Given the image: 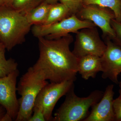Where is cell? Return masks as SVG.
Returning <instances> with one entry per match:
<instances>
[{
  "label": "cell",
  "instance_id": "4fadbf2b",
  "mask_svg": "<svg viewBox=\"0 0 121 121\" xmlns=\"http://www.w3.org/2000/svg\"><path fill=\"white\" fill-rule=\"evenodd\" d=\"M51 4L45 1L26 14L29 22L32 26L43 24L47 18Z\"/></svg>",
  "mask_w": 121,
  "mask_h": 121
},
{
  "label": "cell",
  "instance_id": "7402d4cb",
  "mask_svg": "<svg viewBox=\"0 0 121 121\" xmlns=\"http://www.w3.org/2000/svg\"><path fill=\"white\" fill-rule=\"evenodd\" d=\"M6 113V110L5 108L2 106L0 105V121H2V118Z\"/></svg>",
  "mask_w": 121,
  "mask_h": 121
},
{
  "label": "cell",
  "instance_id": "8fae6325",
  "mask_svg": "<svg viewBox=\"0 0 121 121\" xmlns=\"http://www.w3.org/2000/svg\"><path fill=\"white\" fill-rule=\"evenodd\" d=\"M114 87L112 84L107 86L102 97L91 107L90 114L83 121H115L113 107Z\"/></svg>",
  "mask_w": 121,
  "mask_h": 121
},
{
  "label": "cell",
  "instance_id": "cb8c5ba5",
  "mask_svg": "<svg viewBox=\"0 0 121 121\" xmlns=\"http://www.w3.org/2000/svg\"><path fill=\"white\" fill-rule=\"evenodd\" d=\"M13 1V0H3V2H4L3 5L11 6Z\"/></svg>",
  "mask_w": 121,
  "mask_h": 121
},
{
  "label": "cell",
  "instance_id": "3957f363",
  "mask_svg": "<svg viewBox=\"0 0 121 121\" xmlns=\"http://www.w3.org/2000/svg\"><path fill=\"white\" fill-rule=\"evenodd\" d=\"M48 83L41 72L31 67L20 78L17 87L19 110L15 121H29L33 113L34 104L42 88Z\"/></svg>",
  "mask_w": 121,
  "mask_h": 121
},
{
  "label": "cell",
  "instance_id": "d4e9b609",
  "mask_svg": "<svg viewBox=\"0 0 121 121\" xmlns=\"http://www.w3.org/2000/svg\"><path fill=\"white\" fill-rule=\"evenodd\" d=\"M3 4H4L3 0H0V7L3 5Z\"/></svg>",
  "mask_w": 121,
  "mask_h": 121
},
{
  "label": "cell",
  "instance_id": "5bb4252c",
  "mask_svg": "<svg viewBox=\"0 0 121 121\" xmlns=\"http://www.w3.org/2000/svg\"><path fill=\"white\" fill-rule=\"evenodd\" d=\"M68 8L65 5L58 2L51 4L47 18L43 24L44 25L59 22L71 15Z\"/></svg>",
  "mask_w": 121,
  "mask_h": 121
},
{
  "label": "cell",
  "instance_id": "9c48e42d",
  "mask_svg": "<svg viewBox=\"0 0 121 121\" xmlns=\"http://www.w3.org/2000/svg\"><path fill=\"white\" fill-rule=\"evenodd\" d=\"M18 69L4 77L0 78V105L6 110L5 114L15 121L19 110V103L17 97V82L19 75Z\"/></svg>",
  "mask_w": 121,
  "mask_h": 121
},
{
  "label": "cell",
  "instance_id": "44dd1931",
  "mask_svg": "<svg viewBox=\"0 0 121 121\" xmlns=\"http://www.w3.org/2000/svg\"><path fill=\"white\" fill-rule=\"evenodd\" d=\"M29 121H46L43 113L41 109L33 108V113Z\"/></svg>",
  "mask_w": 121,
  "mask_h": 121
},
{
  "label": "cell",
  "instance_id": "ffe728a7",
  "mask_svg": "<svg viewBox=\"0 0 121 121\" xmlns=\"http://www.w3.org/2000/svg\"><path fill=\"white\" fill-rule=\"evenodd\" d=\"M111 25L115 33L114 39L117 38L116 40L118 44H117L121 48V22L113 19L111 22Z\"/></svg>",
  "mask_w": 121,
  "mask_h": 121
},
{
  "label": "cell",
  "instance_id": "603a6c76",
  "mask_svg": "<svg viewBox=\"0 0 121 121\" xmlns=\"http://www.w3.org/2000/svg\"><path fill=\"white\" fill-rule=\"evenodd\" d=\"M60 0H45L48 4H56L60 1Z\"/></svg>",
  "mask_w": 121,
  "mask_h": 121
},
{
  "label": "cell",
  "instance_id": "484cf974",
  "mask_svg": "<svg viewBox=\"0 0 121 121\" xmlns=\"http://www.w3.org/2000/svg\"><path fill=\"white\" fill-rule=\"evenodd\" d=\"M119 85H121V82H119L118 83Z\"/></svg>",
  "mask_w": 121,
  "mask_h": 121
},
{
  "label": "cell",
  "instance_id": "4316f807",
  "mask_svg": "<svg viewBox=\"0 0 121 121\" xmlns=\"http://www.w3.org/2000/svg\"></svg>",
  "mask_w": 121,
  "mask_h": 121
},
{
  "label": "cell",
  "instance_id": "e0dca14e",
  "mask_svg": "<svg viewBox=\"0 0 121 121\" xmlns=\"http://www.w3.org/2000/svg\"><path fill=\"white\" fill-rule=\"evenodd\" d=\"M45 0H13L11 6L23 14L26 13Z\"/></svg>",
  "mask_w": 121,
  "mask_h": 121
},
{
  "label": "cell",
  "instance_id": "6da1fadb",
  "mask_svg": "<svg viewBox=\"0 0 121 121\" xmlns=\"http://www.w3.org/2000/svg\"><path fill=\"white\" fill-rule=\"evenodd\" d=\"M38 39L39 55L33 67L51 82L75 81L78 58L70 50L73 36L69 34L55 39Z\"/></svg>",
  "mask_w": 121,
  "mask_h": 121
},
{
  "label": "cell",
  "instance_id": "52a82bcc",
  "mask_svg": "<svg viewBox=\"0 0 121 121\" xmlns=\"http://www.w3.org/2000/svg\"><path fill=\"white\" fill-rule=\"evenodd\" d=\"M106 48L96 27L82 29L76 33L74 55L78 58L88 55L101 57Z\"/></svg>",
  "mask_w": 121,
  "mask_h": 121
},
{
  "label": "cell",
  "instance_id": "8992f818",
  "mask_svg": "<svg viewBox=\"0 0 121 121\" xmlns=\"http://www.w3.org/2000/svg\"><path fill=\"white\" fill-rule=\"evenodd\" d=\"M74 82L70 80L60 83H48L39 93L33 108L41 109L46 121H53L52 113L56 103L60 98L66 95L74 85Z\"/></svg>",
  "mask_w": 121,
  "mask_h": 121
},
{
  "label": "cell",
  "instance_id": "5b68a950",
  "mask_svg": "<svg viewBox=\"0 0 121 121\" xmlns=\"http://www.w3.org/2000/svg\"><path fill=\"white\" fill-rule=\"evenodd\" d=\"M97 27L89 20L80 19L75 14L71 15L59 22L51 24L33 25L32 33L35 37H44L48 39L59 38L71 33H76L82 29Z\"/></svg>",
  "mask_w": 121,
  "mask_h": 121
},
{
  "label": "cell",
  "instance_id": "7a4b0ae2",
  "mask_svg": "<svg viewBox=\"0 0 121 121\" xmlns=\"http://www.w3.org/2000/svg\"><path fill=\"white\" fill-rule=\"evenodd\" d=\"M32 26L26 15L12 6L0 7V42L8 51L23 43Z\"/></svg>",
  "mask_w": 121,
  "mask_h": 121
},
{
  "label": "cell",
  "instance_id": "ac0fdd59",
  "mask_svg": "<svg viewBox=\"0 0 121 121\" xmlns=\"http://www.w3.org/2000/svg\"><path fill=\"white\" fill-rule=\"evenodd\" d=\"M84 0H60L59 2L63 4L69 9L71 15L76 14L83 6Z\"/></svg>",
  "mask_w": 121,
  "mask_h": 121
},
{
  "label": "cell",
  "instance_id": "9a60e30c",
  "mask_svg": "<svg viewBox=\"0 0 121 121\" xmlns=\"http://www.w3.org/2000/svg\"><path fill=\"white\" fill-rule=\"evenodd\" d=\"M6 48L0 42V78L8 75L17 69L18 64L13 59H7L5 56Z\"/></svg>",
  "mask_w": 121,
  "mask_h": 121
},
{
  "label": "cell",
  "instance_id": "ba28073f",
  "mask_svg": "<svg viewBox=\"0 0 121 121\" xmlns=\"http://www.w3.org/2000/svg\"><path fill=\"white\" fill-rule=\"evenodd\" d=\"M76 15L80 19L94 23L101 29L105 37H115V33L111 25V20L115 19V16L110 9L97 5H84Z\"/></svg>",
  "mask_w": 121,
  "mask_h": 121
},
{
  "label": "cell",
  "instance_id": "277c9868",
  "mask_svg": "<svg viewBox=\"0 0 121 121\" xmlns=\"http://www.w3.org/2000/svg\"><path fill=\"white\" fill-rule=\"evenodd\" d=\"M74 85L66 94L64 102L56 110L52 121H83L89 109L100 101L104 92L96 90L86 97H79L74 91Z\"/></svg>",
  "mask_w": 121,
  "mask_h": 121
},
{
  "label": "cell",
  "instance_id": "2e32d148",
  "mask_svg": "<svg viewBox=\"0 0 121 121\" xmlns=\"http://www.w3.org/2000/svg\"><path fill=\"white\" fill-rule=\"evenodd\" d=\"M83 4L97 5L110 9L114 13L115 19L121 22V0H84Z\"/></svg>",
  "mask_w": 121,
  "mask_h": 121
},
{
  "label": "cell",
  "instance_id": "30bf717a",
  "mask_svg": "<svg viewBox=\"0 0 121 121\" xmlns=\"http://www.w3.org/2000/svg\"><path fill=\"white\" fill-rule=\"evenodd\" d=\"M106 48L101 57L102 78H108L118 84V75L121 73V48L109 39H106Z\"/></svg>",
  "mask_w": 121,
  "mask_h": 121
},
{
  "label": "cell",
  "instance_id": "d6986e66",
  "mask_svg": "<svg viewBox=\"0 0 121 121\" xmlns=\"http://www.w3.org/2000/svg\"><path fill=\"white\" fill-rule=\"evenodd\" d=\"M119 95L116 99H114L113 103L115 121H121V85H119Z\"/></svg>",
  "mask_w": 121,
  "mask_h": 121
},
{
  "label": "cell",
  "instance_id": "7c38bea8",
  "mask_svg": "<svg viewBox=\"0 0 121 121\" xmlns=\"http://www.w3.org/2000/svg\"><path fill=\"white\" fill-rule=\"evenodd\" d=\"M102 70L101 57L88 55L78 58V72L85 80L95 78Z\"/></svg>",
  "mask_w": 121,
  "mask_h": 121
}]
</instances>
